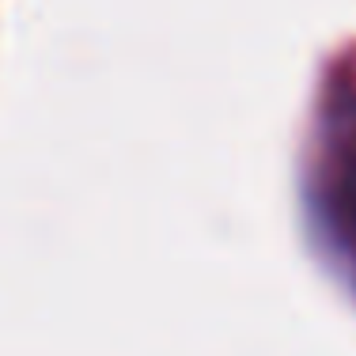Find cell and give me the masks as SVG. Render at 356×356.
Returning a JSON list of instances; mask_svg holds the SVG:
<instances>
[{
    "instance_id": "cell-1",
    "label": "cell",
    "mask_w": 356,
    "mask_h": 356,
    "mask_svg": "<svg viewBox=\"0 0 356 356\" xmlns=\"http://www.w3.org/2000/svg\"><path fill=\"white\" fill-rule=\"evenodd\" d=\"M311 216L337 273L356 292V83L334 80L318 114V156L311 167Z\"/></svg>"
}]
</instances>
